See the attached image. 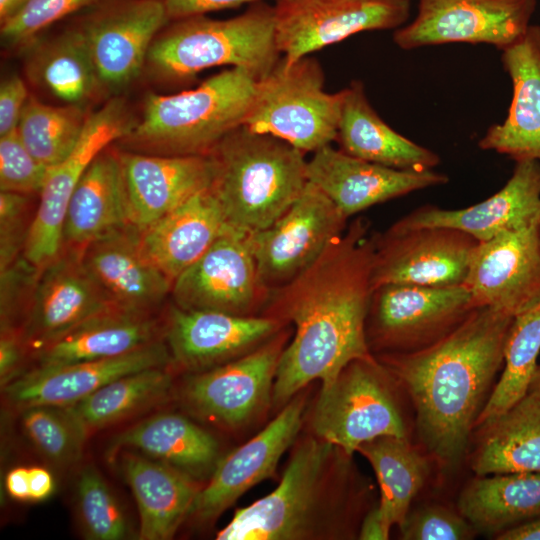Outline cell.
<instances>
[{"instance_id": "cell-1", "label": "cell", "mask_w": 540, "mask_h": 540, "mask_svg": "<svg viewBox=\"0 0 540 540\" xmlns=\"http://www.w3.org/2000/svg\"><path fill=\"white\" fill-rule=\"evenodd\" d=\"M372 238L354 221L306 271L275 290L274 311L295 325L274 380L275 404H287L304 386H329L346 365L371 356L366 319L372 293Z\"/></svg>"}, {"instance_id": "cell-2", "label": "cell", "mask_w": 540, "mask_h": 540, "mask_svg": "<svg viewBox=\"0 0 540 540\" xmlns=\"http://www.w3.org/2000/svg\"><path fill=\"white\" fill-rule=\"evenodd\" d=\"M513 319L479 307L435 343L381 356L412 399L422 441L445 465L456 464L465 452L489 388L503 367Z\"/></svg>"}, {"instance_id": "cell-3", "label": "cell", "mask_w": 540, "mask_h": 540, "mask_svg": "<svg viewBox=\"0 0 540 540\" xmlns=\"http://www.w3.org/2000/svg\"><path fill=\"white\" fill-rule=\"evenodd\" d=\"M210 189L228 226L252 234L273 224L302 194L305 153L286 141L241 125L209 153Z\"/></svg>"}, {"instance_id": "cell-4", "label": "cell", "mask_w": 540, "mask_h": 540, "mask_svg": "<svg viewBox=\"0 0 540 540\" xmlns=\"http://www.w3.org/2000/svg\"><path fill=\"white\" fill-rule=\"evenodd\" d=\"M257 80L238 67L225 69L197 87L147 96L140 121L124 136L157 155H207L244 124Z\"/></svg>"}, {"instance_id": "cell-5", "label": "cell", "mask_w": 540, "mask_h": 540, "mask_svg": "<svg viewBox=\"0 0 540 540\" xmlns=\"http://www.w3.org/2000/svg\"><path fill=\"white\" fill-rule=\"evenodd\" d=\"M320 438L295 447L277 488L236 511L217 534L221 540H303L333 536L337 501L333 488L337 452Z\"/></svg>"}, {"instance_id": "cell-6", "label": "cell", "mask_w": 540, "mask_h": 540, "mask_svg": "<svg viewBox=\"0 0 540 540\" xmlns=\"http://www.w3.org/2000/svg\"><path fill=\"white\" fill-rule=\"evenodd\" d=\"M281 57L274 5L261 1L228 19L203 15L177 20L154 39L147 63L168 80H187L203 70L229 66L248 71L258 81Z\"/></svg>"}, {"instance_id": "cell-7", "label": "cell", "mask_w": 540, "mask_h": 540, "mask_svg": "<svg viewBox=\"0 0 540 540\" xmlns=\"http://www.w3.org/2000/svg\"><path fill=\"white\" fill-rule=\"evenodd\" d=\"M320 63L306 56L287 64L283 58L258 80L244 124L272 135L297 149L315 152L336 141L342 90H324Z\"/></svg>"}, {"instance_id": "cell-8", "label": "cell", "mask_w": 540, "mask_h": 540, "mask_svg": "<svg viewBox=\"0 0 540 540\" xmlns=\"http://www.w3.org/2000/svg\"><path fill=\"white\" fill-rule=\"evenodd\" d=\"M387 374L371 355L351 361L329 386L321 387L311 418L316 437L346 456L379 436L406 437Z\"/></svg>"}, {"instance_id": "cell-9", "label": "cell", "mask_w": 540, "mask_h": 540, "mask_svg": "<svg viewBox=\"0 0 540 540\" xmlns=\"http://www.w3.org/2000/svg\"><path fill=\"white\" fill-rule=\"evenodd\" d=\"M476 307L462 286L385 284L372 290L366 319L369 348L406 353L425 348L460 325Z\"/></svg>"}, {"instance_id": "cell-10", "label": "cell", "mask_w": 540, "mask_h": 540, "mask_svg": "<svg viewBox=\"0 0 540 540\" xmlns=\"http://www.w3.org/2000/svg\"><path fill=\"white\" fill-rule=\"evenodd\" d=\"M346 220L308 181L282 216L269 227L249 234L262 286L275 291L301 275L342 236Z\"/></svg>"}, {"instance_id": "cell-11", "label": "cell", "mask_w": 540, "mask_h": 540, "mask_svg": "<svg viewBox=\"0 0 540 540\" xmlns=\"http://www.w3.org/2000/svg\"><path fill=\"white\" fill-rule=\"evenodd\" d=\"M274 12L276 45L291 64L360 32L402 27L411 0H276Z\"/></svg>"}, {"instance_id": "cell-12", "label": "cell", "mask_w": 540, "mask_h": 540, "mask_svg": "<svg viewBox=\"0 0 540 540\" xmlns=\"http://www.w3.org/2000/svg\"><path fill=\"white\" fill-rule=\"evenodd\" d=\"M536 0H418L414 20L395 30L403 50L449 43L490 44L503 50L526 33Z\"/></svg>"}, {"instance_id": "cell-13", "label": "cell", "mask_w": 540, "mask_h": 540, "mask_svg": "<svg viewBox=\"0 0 540 540\" xmlns=\"http://www.w3.org/2000/svg\"><path fill=\"white\" fill-rule=\"evenodd\" d=\"M130 125L123 103L114 99L88 116L71 153L49 168L40 190L23 256L42 269L60 255L67 208L74 189L90 163L113 141L123 138Z\"/></svg>"}, {"instance_id": "cell-14", "label": "cell", "mask_w": 540, "mask_h": 540, "mask_svg": "<svg viewBox=\"0 0 540 540\" xmlns=\"http://www.w3.org/2000/svg\"><path fill=\"white\" fill-rule=\"evenodd\" d=\"M372 242V290L385 284L462 286L479 243L465 232L449 227H390L372 237Z\"/></svg>"}, {"instance_id": "cell-15", "label": "cell", "mask_w": 540, "mask_h": 540, "mask_svg": "<svg viewBox=\"0 0 540 540\" xmlns=\"http://www.w3.org/2000/svg\"><path fill=\"white\" fill-rule=\"evenodd\" d=\"M176 306L247 316L269 294L258 276L248 233L230 226L172 284Z\"/></svg>"}, {"instance_id": "cell-16", "label": "cell", "mask_w": 540, "mask_h": 540, "mask_svg": "<svg viewBox=\"0 0 540 540\" xmlns=\"http://www.w3.org/2000/svg\"><path fill=\"white\" fill-rule=\"evenodd\" d=\"M281 338L191 377L182 389V400L198 416L236 428L250 422L269 403Z\"/></svg>"}, {"instance_id": "cell-17", "label": "cell", "mask_w": 540, "mask_h": 540, "mask_svg": "<svg viewBox=\"0 0 540 540\" xmlns=\"http://www.w3.org/2000/svg\"><path fill=\"white\" fill-rule=\"evenodd\" d=\"M463 286L476 308L511 317L540 301V221L479 242Z\"/></svg>"}, {"instance_id": "cell-18", "label": "cell", "mask_w": 540, "mask_h": 540, "mask_svg": "<svg viewBox=\"0 0 540 540\" xmlns=\"http://www.w3.org/2000/svg\"><path fill=\"white\" fill-rule=\"evenodd\" d=\"M309 182L318 187L348 218L376 204L448 182L431 170H400L346 154L331 145L307 161Z\"/></svg>"}, {"instance_id": "cell-19", "label": "cell", "mask_w": 540, "mask_h": 540, "mask_svg": "<svg viewBox=\"0 0 540 540\" xmlns=\"http://www.w3.org/2000/svg\"><path fill=\"white\" fill-rule=\"evenodd\" d=\"M304 400H290L256 436L219 461L210 482L198 491L189 516L215 520L246 491L270 478L302 424Z\"/></svg>"}, {"instance_id": "cell-20", "label": "cell", "mask_w": 540, "mask_h": 540, "mask_svg": "<svg viewBox=\"0 0 540 540\" xmlns=\"http://www.w3.org/2000/svg\"><path fill=\"white\" fill-rule=\"evenodd\" d=\"M129 225L142 231L194 194L211 186L207 155L118 153Z\"/></svg>"}, {"instance_id": "cell-21", "label": "cell", "mask_w": 540, "mask_h": 540, "mask_svg": "<svg viewBox=\"0 0 540 540\" xmlns=\"http://www.w3.org/2000/svg\"><path fill=\"white\" fill-rule=\"evenodd\" d=\"M540 221V161H517L506 184L487 199L462 209L421 206L391 228L449 227L487 241Z\"/></svg>"}, {"instance_id": "cell-22", "label": "cell", "mask_w": 540, "mask_h": 540, "mask_svg": "<svg viewBox=\"0 0 540 540\" xmlns=\"http://www.w3.org/2000/svg\"><path fill=\"white\" fill-rule=\"evenodd\" d=\"M112 307L115 306L85 270L80 250L60 253L38 275L23 340L42 348Z\"/></svg>"}, {"instance_id": "cell-23", "label": "cell", "mask_w": 540, "mask_h": 540, "mask_svg": "<svg viewBox=\"0 0 540 540\" xmlns=\"http://www.w3.org/2000/svg\"><path fill=\"white\" fill-rule=\"evenodd\" d=\"M167 20L162 0H128L80 29L102 86L123 87L138 76L156 33Z\"/></svg>"}, {"instance_id": "cell-24", "label": "cell", "mask_w": 540, "mask_h": 540, "mask_svg": "<svg viewBox=\"0 0 540 540\" xmlns=\"http://www.w3.org/2000/svg\"><path fill=\"white\" fill-rule=\"evenodd\" d=\"M279 327L277 318L212 310L171 308L167 341L171 358L193 371H204L250 352Z\"/></svg>"}, {"instance_id": "cell-25", "label": "cell", "mask_w": 540, "mask_h": 540, "mask_svg": "<svg viewBox=\"0 0 540 540\" xmlns=\"http://www.w3.org/2000/svg\"><path fill=\"white\" fill-rule=\"evenodd\" d=\"M171 360L167 345L155 341L116 357L60 366L36 367L17 376L4 391L19 408L34 405L68 406L111 381L148 368L166 366Z\"/></svg>"}, {"instance_id": "cell-26", "label": "cell", "mask_w": 540, "mask_h": 540, "mask_svg": "<svg viewBox=\"0 0 540 540\" xmlns=\"http://www.w3.org/2000/svg\"><path fill=\"white\" fill-rule=\"evenodd\" d=\"M79 250L85 270L117 308L147 313L172 290L173 282L145 257L139 231L131 226Z\"/></svg>"}, {"instance_id": "cell-27", "label": "cell", "mask_w": 540, "mask_h": 540, "mask_svg": "<svg viewBox=\"0 0 540 540\" xmlns=\"http://www.w3.org/2000/svg\"><path fill=\"white\" fill-rule=\"evenodd\" d=\"M513 96L505 120L493 124L478 145L517 161H540V26L530 25L524 36L501 50Z\"/></svg>"}, {"instance_id": "cell-28", "label": "cell", "mask_w": 540, "mask_h": 540, "mask_svg": "<svg viewBox=\"0 0 540 540\" xmlns=\"http://www.w3.org/2000/svg\"><path fill=\"white\" fill-rule=\"evenodd\" d=\"M227 227L221 206L209 187L139 231L140 247L145 257L173 282Z\"/></svg>"}, {"instance_id": "cell-29", "label": "cell", "mask_w": 540, "mask_h": 540, "mask_svg": "<svg viewBox=\"0 0 540 540\" xmlns=\"http://www.w3.org/2000/svg\"><path fill=\"white\" fill-rule=\"evenodd\" d=\"M336 142L348 155L400 170H431L440 163L433 151L392 129L373 109L360 81L342 90Z\"/></svg>"}, {"instance_id": "cell-30", "label": "cell", "mask_w": 540, "mask_h": 540, "mask_svg": "<svg viewBox=\"0 0 540 540\" xmlns=\"http://www.w3.org/2000/svg\"><path fill=\"white\" fill-rule=\"evenodd\" d=\"M121 470L139 511L142 540H166L189 517L200 490L189 475L161 461L125 453Z\"/></svg>"}, {"instance_id": "cell-31", "label": "cell", "mask_w": 540, "mask_h": 540, "mask_svg": "<svg viewBox=\"0 0 540 540\" xmlns=\"http://www.w3.org/2000/svg\"><path fill=\"white\" fill-rule=\"evenodd\" d=\"M157 321L144 312L112 307L40 348V367L127 354L156 340Z\"/></svg>"}, {"instance_id": "cell-32", "label": "cell", "mask_w": 540, "mask_h": 540, "mask_svg": "<svg viewBox=\"0 0 540 540\" xmlns=\"http://www.w3.org/2000/svg\"><path fill=\"white\" fill-rule=\"evenodd\" d=\"M129 225L118 154L103 150L90 163L70 199L63 244L81 249Z\"/></svg>"}, {"instance_id": "cell-33", "label": "cell", "mask_w": 540, "mask_h": 540, "mask_svg": "<svg viewBox=\"0 0 540 540\" xmlns=\"http://www.w3.org/2000/svg\"><path fill=\"white\" fill-rule=\"evenodd\" d=\"M111 443L113 449L139 450L192 478L208 473L218 463L216 439L179 414L153 416L122 431Z\"/></svg>"}, {"instance_id": "cell-34", "label": "cell", "mask_w": 540, "mask_h": 540, "mask_svg": "<svg viewBox=\"0 0 540 540\" xmlns=\"http://www.w3.org/2000/svg\"><path fill=\"white\" fill-rule=\"evenodd\" d=\"M471 467L478 476L540 472V399L526 394L480 426Z\"/></svg>"}, {"instance_id": "cell-35", "label": "cell", "mask_w": 540, "mask_h": 540, "mask_svg": "<svg viewBox=\"0 0 540 540\" xmlns=\"http://www.w3.org/2000/svg\"><path fill=\"white\" fill-rule=\"evenodd\" d=\"M458 508L472 527L498 534L539 517L540 472L479 476L462 490Z\"/></svg>"}, {"instance_id": "cell-36", "label": "cell", "mask_w": 540, "mask_h": 540, "mask_svg": "<svg viewBox=\"0 0 540 540\" xmlns=\"http://www.w3.org/2000/svg\"><path fill=\"white\" fill-rule=\"evenodd\" d=\"M357 452L369 461L376 474L381 493L378 507L386 528L390 531L393 525L400 527L427 478L426 459L406 437L391 435L364 442Z\"/></svg>"}, {"instance_id": "cell-37", "label": "cell", "mask_w": 540, "mask_h": 540, "mask_svg": "<svg viewBox=\"0 0 540 540\" xmlns=\"http://www.w3.org/2000/svg\"><path fill=\"white\" fill-rule=\"evenodd\" d=\"M27 73L59 99L82 106L102 86L82 31H67L40 44L27 61Z\"/></svg>"}, {"instance_id": "cell-38", "label": "cell", "mask_w": 540, "mask_h": 540, "mask_svg": "<svg viewBox=\"0 0 540 540\" xmlns=\"http://www.w3.org/2000/svg\"><path fill=\"white\" fill-rule=\"evenodd\" d=\"M171 386L172 374L166 367H153L115 379L66 407L87 436L163 398Z\"/></svg>"}, {"instance_id": "cell-39", "label": "cell", "mask_w": 540, "mask_h": 540, "mask_svg": "<svg viewBox=\"0 0 540 540\" xmlns=\"http://www.w3.org/2000/svg\"><path fill=\"white\" fill-rule=\"evenodd\" d=\"M539 359L540 301L514 317L505 345L502 374L474 427L495 419L527 394Z\"/></svg>"}, {"instance_id": "cell-40", "label": "cell", "mask_w": 540, "mask_h": 540, "mask_svg": "<svg viewBox=\"0 0 540 540\" xmlns=\"http://www.w3.org/2000/svg\"><path fill=\"white\" fill-rule=\"evenodd\" d=\"M87 118L81 106H52L29 97L17 132L30 153L50 168L74 149Z\"/></svg>"}, {"instance_id": "cell-41", "label": "cell", "mask_w": 540, "mask_h": 540, "mask_svg": "<svg viewBox=\"0 0 540 540\" xmlns=\"http://www.w3.org/2000/svg\"><path fill=\"white\" fill-rule=\"evenodd\" d=\"M21 420L31 442L50 461L71 464L80 458L87 436L66 406H29Z\"/></svg>"}, {"instance_id": "cell-42", "label": "cell", "mask_w": 540, "mask_h": 540, "mask_svg": "<svg viewBox=\"0 0 540 540\" xmlns=\"http://www.w3.org/2000/svg\"><path fill=\"white\" fill-rule=\"evenodd\" d=\"M77 512L84 535L92 540H122L129 535L125 513L115 494L93 466L77 481Z\"/></svg>"}, {"instance_id": "cell-43", "label": "cell", "mask_w": 540, "mask_h": 540, "mask_svg": "<svg viewBox=\"0 0 540 540\" xmlns=\"http://www.w3.org/2000/svg\"><path fill=\"white\" fill-rule=\"evenodd\" d=\"M48 170L30 153L17 130L0 138L1 191L40 192Z\"/></svg>"}, {"instance_id": "cell-44", "label": "cell", "mask_w": 540, "mask_h": 540, "mask_svg": "<svg viewBox=\"0 0 540 540\" xmlns=\"http://www.w3.org/2000/svg\"><path fill=\"white\" fill-rule=\"evenodd\" d=\"M96 0H27L10 18L1 23L5 44L16 46L68 14Z\"/></svg>"}, {"instance_id": "cell-45", "label": "cell", "mask_w": 540, "mask_h": 540, "mask_svg": "<svg viewBox=\"0 0 540 540\" xmlns=\"http://www.w3.org/2000/svg\"><path fill=\"white\" fill-rule=\"evenodd\" d=\"M400 529L406 540H464L473 536L472 525L464 517L440 506L408 513Z\"/></svg>"}, {"instance_id": "cell-46", "label": "cell", "mask_w": 540, "mask_h": 540, "mask_svg": "<svg viewBox=\"0 0 540 540\" xmlns=\"http://www.w3.org/2000/svg\"><path fill=\"white\" fill-rule=\"evenodd\" d=\"M26 194L0 193V270L23 255L31 222H26Z\"/></svg>"}, {"instance_id": "cell-47", "label": "cell", "mask_w": 540, "mask_h": 540, "mask_svg": "<svg viewBox=\"0 0 540 540\" xmlns=\"http://www.w3.org/2000/svg\"><path fill=\"white\" fill-rule=\"evenodd\" d=\"M24 81L11 75L0 86V137L17 130L23 108L28 100Z\"/></svg>"}, {"instance_id": "cell-48", "label": "cell", "mask_w": 540, "mask_h": 540, "mask_svg": "<svg viewBox=\"0 0 540 540\" xmlns=\"http://www.w3.org/2000/svg\"><path fill=\"white\" fill-rule=\"evenodd\" d=\"M261 1L267 0H162L169 19L174 20L203 16L209 12Z\"/></svg>"}, {"instance_id": "cell-49", "label": "cell", "mask_w": 540, "mask_h": 540, "mask_svg": "<svg viewBox=\"0 0 540 540\" xmlns=\"http://www.w3.org/2000/svg\"><path fill=\"white\" fill-rule=\"evenodd\" d=\"M21 342L13 329H1L0 340V379L6 386L15 379L21 361Z\"/></svg>"}, {"instance_id": "cell-50", "label": "cell", "mask_w": 540, "mask_h": 540, "mask_svg": "<svg viewBox=\"0 0 540 540\" xmlns=\"http://www.w3.org/2000/svg\"><path fill=\"white\" fill-rule=\"evenodd\" d=\"M54 480L51 473L42 467L29 468L30 500L39 501L51 495Z\"/></svg>"}, {"instance_id": "cell-51", "label": "cell", "mask_w": 540, "mask_h": 540, "mask_svg": "<svg viewBox=\"0 0 540 540\" xmlns=\"http://www.w3.org/2000/svg\"><path fill=\"white\" fill-rule=\"evenodd\" d=\"M390 531L386 528L379 507H375L364 517L359 539L361 540H386L389 538Z\"/></svg>"}, {"instance_id": "cell-52", "label": "cell", "mask_w": 540, "mask_h": 540, "mask_svg": "<svg viewBox=\"0 0 540 540\" xmlns=\"http://www.w3.org/2000/svg\"><path fill=\"white\" fill-rule=\"evenodd\" d=\"M6 490L17 500H30L29 468L16 467L10 470L5 478Z\"/></svg>"}, {"instance_id": "cell-53", "label": "cell", "mask_w": 540, "mask_h": 540, "mask_svg": "<svg viewBox=\"0 0 540 540\" xmlns=\"http://www.w3.org/2000/svg\"><path fill=\"white\" fill-rule=\"evenodd\" d=\"M496 539L540 540V516L499 533Z\"/></svg>"}, {"instance_id": "cell-54", "label": "cell", "mask_w": 540, "mask_h": 540, "mask_svg": "<svg viewBox=\"0 0 540 540\" xmlns=\"http://www.w3.org/2000/svg\"><path fill=\"white\" fill-rule=\"evenodd\" d=\"M27 0H0L1 23L15 14Z\"/></svg>"}, {"instance_id": "cell-55", "label": "cell", "mask_w": 540, "mask_h": 540, "mask_svg": "<svg viewBox=\"0 0 540 540\" xmlns=\"http://www.w3.org/2000/svg\"><path fill=\"white\" fill-rule=\"evenodd\" d=\"M527 393L540 399V359L536 366Z\"/></svg>"}]
</instances>
